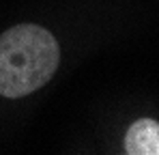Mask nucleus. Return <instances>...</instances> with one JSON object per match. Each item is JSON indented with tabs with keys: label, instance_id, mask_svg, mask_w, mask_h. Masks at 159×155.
Instances as JSON below:
<instances>
[{
	"label": "nucleus",
	"instance_id": "obj_1",
	"mask_svg": "<svg viewBox=\"0 0 159 155\" xmlns=\"http://www.w3.org/2000/svg\"><path fill=\"white\" fill-rule=\"evenodd\" d=\"M60 48L50 30L20 24L0 37V95L17 99L41 88L54 76Z\"/></svg>",
	"mask_w": 159,
	"mask_h": 155
},
{
	"label": "nucleus",
	"instance_id": "obj_2",
	"mask_svg": "<svg viewBox=\"0 0 159 155\" xmlns=\"http://www.w3.org/2000/svg\"><path fill=\"white\" fill-rule=\"evenodd\" d=\"M127 155H159V123L153 119H140L127 129Z\"/></svg>",
	"mask_w": 159,
	"mask_h": 155
}]
</instances>
